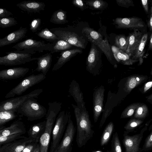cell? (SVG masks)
Wrapping results in <instances>:
<instances>
[{
	"label": "cell",
	"instance_id": "cell-1",
	"mask_svg": "<svg viewBox=\"0 0 152 152\" xmlns=\"http://www.w3.org/2000/svg\"><path fill=\"white\" fill-rule=\"evenodd\" d=\"M72 105L74 109L76 122V141L78 147L81 148L92 137L94 131L86 109L80 110L77 105L73 104Z\"/></svg>",
	"mask_w": 152,
	"mask_h": 152
},
{
	"label": "cell",
	"instance_id": "cell-2",
	"mask_svg": "<svg viewBox=\"0 0 152 152\" xmlns=\"http://www.w3.org/2000/svg\"><path fill=\"white\" fill-rule=\"evenodd\" d=\"M48 109L46 115V124L45 131L39 141L41 152H48L50 137L56 117L61 108V103L57 101L48 103Z\"/></svg>",
	"mask_w": 152,
	"mask_h": 152
},
{
	"label": "cell",
	"instance_id": "cell-3",
	"mask_svg": "<svg viewBox=\"0 0 152 152\" xmlns=\"http://www.w3.org/2000/svg\"><path fill=\"white\" fill-rule=\"evenodd\" d=\"M17 113L20 117H27L28 120L33 121L41 119L46 115V108L37 102L34 98L29 99L18 109Z\"/></svg>",
	"mask_w": 152,
	"mask_h": 152
},
{
	"label": "cell",
	"instance_id": "cell-4",
	"mask_svg": "<svg viewBox=\"0 0 152 152\" xmlns=\"http://www.w3.org/2000/svg\"><path fill=\"white\" fill-rule=\"evenodd\" d=\"M54 43H46L43 41L28 39L18 43L12 48L19 52L33 54L36 51H53Z\"/></svg>",
	"mask_w": 152,
	"mask_h": 152
},
{
	"label": "cell",
	"instance_id": "cell-5",
	"mask_svg": "<svg viewBox=\"0 0 152 152\" xmlns=\"http://www.w3.org/2000/svg\"><path fill=\"white\" fill-rule=\"evenodd\" d=\"M69 113L63 110L56 118L52 133V142L50 152H54L58 146L69 118Z\"/></svg>",
	"mask_w": 152,
	"mask_h": 152
},
{
	"label": "cell",
	"instance_id": "cell-6",
	"mask_svg": "<svg viewBox=\"0 0 152 152\" xmlns=\"http://www.w3.org/2000/svg\"><path fill=\"white\" fill-rule=\"evenodd\" d=\"M50 30L55 34L59 40H64L73 46L85 48V41L84 39L82 36L71 31L69 27L51 28Z\"/></svg>",
	"mask_w": 152,
	"mask_h": 152
},
{
	"label": "cell",
	"instance_id": "cell-7",
	"mask_svg": "<svg viewBox=\"0 0 152 152\" xmlns=\"http://www.w3.org/2000/svg\"><path fill=\"white\" fill-rule=\"evenodd\" d=\"M46 77V75L42 73L37 75L32 74L27 77L10 91L5 98H8L16 95H20L28 88L41 82Z\"/></svg>",
	"mask_w": 152,
	"mask_h": 152
},
{
	"label": "cell",
	"instance_id": "cell-8",
	"mask_svg": "<svg viewBox=\"0 0 152 152\" xmlns=\"http://www.w3.org/2000/svg\"><path fill=\"white\" fill-rule=\"evenodd\" d=\"M7 55L0 57V65L11 66L25 64L37 60V57H32V54L23 53L17 50L6 52Z\"/></svg>",
	"mask_w": 152,
	"mask_h": 152
},
{
	"label": "cell",
	"instance_id": "cell-9",
	"mask_svg": "<svg viewBox=\"0 0 152 152\" xmlns=\"http://www.w3.org/2000/svg\"><path fill=\"white\" fill-rule=\"evenodd\" d=\"M91 46L86 60V70L94 76L99 74L102 63L101 52L94 44L91 43Z\"/></svg>",
	"mask_w": 152,
	"mask_h": 152
},
{
	"label": "cell",
	"instance_id": "cell-10",
	"mask_svg": "<svg viewBox=\"0 0 152 152\" xmlns=\"http://www.w3.org/2000/svg\"><path fill=\"white\" fill-rule=\"evenodd\" d=\"M43 91L41 88L35 89L27 94L2 101L0 104V111L14 110L17 111L18 108L27 100L32 98H37Z\"/></svg>",
	"mask_w": 152,
	"mask_h": 152
},
{
	"label": "cell",
	"instance_id": "cell-11",
	"mask_svg": "<svg viewBox=\"0 0 152 152\" xmlns=\"http://www.w3.org/2000/svg\"><path fill=\"white\" fill-rule=\"evenodd\" d=\"M147 129V126H146L141 129L139 133L132 135H129V133L126 131L124 132L122 142L125 148V152L143 151L142 148L140 147V145L144 132Z\"/></svg>",
	"mask_w": 152,
	"mask_h": 152
},
{
	"label": "cell",
	"instance_id": "cell-12",
	"mask_svg": "<svg viewBox=\"0 0 152 152\" xmlns=\"http://www.w3.org/2000/svg\"><path fill=\"white\" fill-rule=\"evenodd\" d=\"M76 131L69 113V120L63 138L54 152H71Z\"/></svg>",
	"mask_w": 152,
	"mask_h": 152
},
{
	"label": "cell",
	"instance_id": "cell-13",
	"mask_svg": "<svg viewBox=\"0 0 152 152\" xmlns=\"http://www.w3.org/2000/svg\"><path fill=\"white\" fill-rule=\"evenodd\" d=\"M104 87L101 85L94 90L93 94V113L94 123L97 122L101 113L103 111Z\"/></svg>",
	"mask_w": 152,
	"mask_h": 152
},
{
	"label": "cell",
	"instance_id": "cell-14",
	"mask_svg": "<svg viewBox=\"0 0 152 152\" xmlns=\"http://www.w3.org/2000/svg\"><path fill=\"white\" fill-rule=\"evenodd\" d=\"M113 24L116 25L118 28H134L144 27L142 21L141 19L136 18H117L113 20Z\"/></svg>",
	"mask_w": 152,
	"mask_h": 152
},
{
	"label": "cell",
	"instance_id": "cell-15",
	"mask_svg": "<svg viewBox=\"0 0 152 152\" xmlns=\"http://www.w3.org/2000/svg\"><path fill=\"white\" fill-rule=\"evenodd\" d=\"M34 142L28 137L16 140L3 145L0 147V152H21L25 147Z\"/></svg>",
	"mask_w": 152,
	"mask_h": 152
},
{
	"label": "cell",
	"instance_id": "cell-16",
	"mask_svg": "<svg viewBox=\"0 0 152 152\" xmlns=\"http://www.w3.org/2000/svg\"><path fill=\"white\" fill-rule=\"evenodd\" d=\"M27 67H16L0 71V79L3 80L16 79L24 76L29 71Z\"/></svg>",
	"mask_w": 152,
	"mask_h": 152
},
{
	"label": "cell",
	"instance_id": "cell-17",
	"mask_svg": "<svg viewBox=\"0 0 152 152\" xmlns=\"http://www.w3.org/2000/svg\"><path fill=\"white\" fill-rule=\"evenodd\" d=\"M69 93L77 103V106L80 110L86 109L85 106V102L83 100V93L80 90L78 83L74 80L70 83Z\"/></svg>",
	"mask_w": 152,
	"mask_h": 152
},
{
	"label": "cell",
	"instance_id": "cell-18",
	"mask_svg": "<svg viewBox=\"0 0 152 152\" xmlns=\"http://www.w3.org/2000/svg\"><path fill=\"white\" fill-rule=\"evenodd\" d=\"M28 29L26 28L20 27L4 37L0 39V47L15 43L21 40L26 36Z\"/></svg>",
	"mask_w": 152,
	"mask_h": 152
},
{
	"label": "cell",
	"instance_id": "cell-19",
	"mask_svg": "<svg viewBox=\"0 0 152 152\" xmlns=\"http://www.w3.org/2000/svg\"><path fill=\"white\" fill-rule=\"evenodd\" d=\"M16 6L22 10L28 13H39L44 10L45 4L43 2L35 1H25L16 4Z\"/></svg>",
	"mask_w": 152,
	"mask_h": 152
},
{
	"label": "cell",
	"instance_id": "cell-20",
	"mask_svg": "<svg viewBox=\"0 0 152 152\" xmlns=\"http://www.w3.org/2000/svg\"><path fill=\"white\" fill-rule=\"evenodd\" d=\"M116 95L114 93L109 91L107 94L106 103L104 108L103 113L99 127H102L107 118L112 112L113 109L116 104Z\"/></svg>",
	"mask_w": 152,
	"mask_h": 152
},
{
	"label": "cell",
	"instance_id": "cell-21",
	"mask_svg": "<svg viewBox=\"0 0 152 152\" xmlns=\"http://www.w3.org/2000/svg\"><path fill=\"white\" fill-rule=\"evenodd\" d=\"M82 51L79 49L67 50L62 51L56 62L52 69L53 71H57L61 68L66 62L76 54L81 53Z\"/></svg>",
	"mask_w": 152,
	"mask_h": 152
},
{
	"label": "cell",
	"instance_id": "cell-22",
	"mask_svg": "<svg viewBox=\"0 0 152 152\" xmlns=\"http://www.w3.org/2000/svg\"><path fill=\"white\" fill-rule=\"evenodd\" d=\"M26 132L23 123L18 120L13 122L9 126L0 129V135L7 136L17 134H23Z\"/></svg>",
	"mask_w": 152,
	"mask_h": 152
},
{
	"label": "cell",
	"instance_id": "cell-23",
	"mask_svg": "<svg viewBox=\"0 0 152 152\" xmlns=\"http://www.w3.org/2000/svg\"><path fill=\"white\" fill-rule=\"evenodd\" d=\"M111 49L114 57L118 62L125 65H129L138 61L133 59L129 54L115 46H112Z\"/></svg>",
	"mask_w": 152,
	"mask_h": 152
},
{
	"label": "cell",
	"instance_id": "cell-24",
	"mask_svg": "<svg viewBox=\"0 0 152 152\" xmlns=\"http://www.w3.org/2000/svg\"><path fill=\"white\" fill-rule=\"evenodd\" d=\"M46 124L45 120L31 125L28 131V137L34 142H39L45 131Z\"/></svg>",
	"mask_w": 152,
	"mask_h": 152
},
{
	"label": "cell",
	"instance_id": "cell-25",
	"mask_svg": "<svg viewBox=\"0 0 152 152\" xmlns=\"http://www.w3.org/2000/svg\"><path fill=\"white\" fill-rule=\"evenodd\" d=\"M51 53H47L37 57V66L35 70L46 75L50 67L52 61Z\"/></svg>",
	"mask_w": 152,
	"mask_h": 152
},
{
	"label": "cell",
	"instance_id": "cell-26",
	"mask_svg": "<svg viewBox=\"0 0 152 152\" xmlns=\"http://www.w3.org/2000/svg\"><path fill=\"white\" fill-rule=\"evenodd\" d=\"M142 36L141 32L137 29H134L133 31L127 37L128 45L126 52L130 56L139 44Z\"/></svg>",
	"mask_w": 152,
	"mask_h": 152
},
{
	"label": "cell",
	"instance_id": "cell-27",
	"mask_svg": "<svg viewBox=\"0 0 152 152\" xmlns=\"http://www.w3.org/2000/svg\"><path fill=\"white\" fill-rule=\"evenodd\" d=\"M96 45L105 55L108 61L116 68L117 65L114 60L111 47L107 40L105 38L94 43Z\"/></svg>",
	"mask_w": 152,
	"mask_h": 152
},
{
	"label": "cell",
	"instance_id": "cell-28",
	"mask_svg": "<svg viewBox=\"0 0 152 152\" xmlns=\"http://www.w3.org/2000/svg\"><path fill=\"white\" fill-rule=\"evenodd\" d=\"M148 37L147 33L142 35L141 41L137 48L131 55L132 58L139 61V64H142L143 62V57L144 53V49Z\"/></svg>",
	"mask_w": 152,
	"mask_h": 152
},
{
	"label": "cell",
	"instance_id": "cell-29",
	"mask_svg": "<svg viewBox=\"0 0 152 152\" xmlns=\"http://www.w3.org/2000/svg\"><path fill=\"white\" fill-rule=\"evenodd\" d=\"M17 111L14 110L0 111V129L5 127L4 125L7 123L15 119L18 116Z\"/></svg>",
	"mask_w": 152,
	"mask_h": 152
},
{
	"label": "cell",
	"instance_id": "cell-30",
	"mask_svg": "<svg viewBox=\"0 0 152 152\" xmlns=\"http://www.w3.org/2000/svg\"><path fill=\"white\" fill-rule=\"evenodd\" d=\"M82 32L91 43H94L103 39L102 36L100 33L90 27H84Z\"/></svg>",
	"mask_w": 152,
	"mask_h": 152
},
{
	"label": "cell",
	"instance_id": "cell-31",
	"mask_svg": "<svg viewBox=\"0 0 152 152\" xmlns=\"http://www.w3.org/2000/svg\"><path fill=\"white\" fill-rule=\"evenodd\" d=\"M66 18V12L62 9H59L53 12L50 21L55 24H64L68 22Z\"/></svg>",
	"mask_w": 152,
	"mask_h": 152
},
{
	"label": "cell",
	"instance_id": "cell-32",
	"mask_svg": "<svg viewBox=\"0 0 152 152\" xmlns=\"http://www.w3.org/2000/svg\"><path fill=\"white\" fill-rule=\"evenodd\" d=\"M37 34L39 37L53 43H55L59 40L58 37L47 28L42 29L37 33Z\"/></svg>",
	"mask_w": 152,
	"mask_h": 152
},
{
	"label": "cell",
	"instance_id": "cell-33",
	"mask_svg": "<svg viewBox=\"0 0 152 152\" xmlns=\"http://www.w3.org/2000/svg\"><path fill=\"white\" fill-rule=\"evenodd\" d=\"M114 124L112 122H110L105 128L100 140V145L103 146L109 141L113 131Z\"/></svg>",
	"mask_w": 152,
	"mask_h": 152
},
{
	"label": "cell",
	"instance_id": "cell-34",
	"mask_svg": "<svg viewBox=\"0 0 152 152\" xmlns=\"http://www.w3.org/2000/svg\"><path fill=\"white\" fill-rule=\"evenodd\" d=\"M54 43L53 50L51 53L65 51L70 48L73 45L67 42L62 40H59Z\"/></svg>",
	"mask_w": 152,
	"mask_h": 152
},
{
	"label": "cell",
	"instance_id": "cell-35",
	"mask_svg": "<svg viewBox=\"0 0 152 152\" xmlns=\"http://www.w3.org/2000/svg\"><path fill=\"white\" fill-rule=\"evenodd\" d=\"M115 42L116 46L125 52L126 51L128 45L127 37L123 35H118L115 37Z\"/></svg>",
	"mask_w": 152,
	"mask_h": 152
},
{
	"label": "cell",
	"instance_id": "cell-36",
	"mask_svg": "<svg viewBox=\"0 0 152 152\" xmlns=\"http://www.w3.org/2000/svg\"><path fill=\"white\" fill-rule=\"evenodd\" d=\"M86 5L94 10H101L106 7L107 3L102 0H84Z\"/></svg>",
	"mask_w": 152,
	"mask_h": 152
},
{
	"label": "cell",
	"instance_id": "cell-37",
	"mask_svg": "<svg viewBox=\"0 0 152 152\" xmlns=\"http://www.w3.org/2000/svg\"><path fill=\"white\" fill-rule=\"evenodd\" d=\"M21 134H17L7 136L0 135V146L16 140L26 138Z\"/></svg>",
	"mask_w": 152,
	"mask_h": 152
},
{
	"label": "cell",
	"instance_id": "cell-38",
	"mask_svg": "<svg viewBox=\"0 0 152 152\" xmlns=\"http://www.w3.org/2000/svg\"><path fill=\"white\" fill-rule=\"evenodd\" d=\"M143 121L139 119L133 118L130 119L124 126L126 131L129 133L133 132L140 126L143 123Z\"/></svg>",
	"mask_w": 152,
	"mask_h": 152
},
{
	"label": "cell",
	"instance_id": "cell-39",
	"mask_svg": "<svg viewBox=\"0 0 152 152\" xmlns=\"http://www.w3.org/2000/svg\"><path fill=\"white\" fill-rule=\"evenodd\" d=\"M137 76L128 77L125 84L124 90L127 92H130L134 88L139 85L136 79Z\"/></svg>",
	"mask_w": 152,
	"mask_h": 152
},
{
	"label": "cell",
	"instance_id": "cell-40",
	"mask_svg": "<svg viewBox=\"0 0 152 152\" xmlns=\"http://www.w3.org/2000/svg\"><path fill=\"white\" fill-rule=\"evenodd\" d=\"M148 112L147 106L144 104H140L136 108L134 115L135 118L140 119L145 118Z\"/></svg>",
	"mask_w": 152,
	"mask_h": 152
},
{
	"label": "cell",
	"instance_id": "cell-41",
	"mask_svg": "<svg viewBox=\"0 0 152 152\" xmlns=\"http://www.w3.org/2000/svg\"><path fill=\"white\" fill-rule=\"evenodd\" d=\"M139 104L138 103H135L128 106L122 112L121 118H128L132 116Z\"/></svg>",
	"mask_w": 152,
	"mask_h": 152
},
{
	"label": "cell",
	"instance_id": "cell-42",
	"mask_svg": "<svg viewBox=\"0 0 152 152\" xmlns=\"http://www.w3.org/2000/svg\"><path fill=\"white\" fill-rule=\"evenodd\" d=\"M18 23L15 18L12 17L0 18V27L4 28L15 26Z\"/></svg>",
	"mask_w": 152,
	"mask_h": 152
},
{
	"label": "cell",
	"instance_id": "cell-43",
	"mask_svg": "<svg viewBox=\"0 0 152 152\" xmlns=\"http://www.w3.org/2000/svg\"><path fill=\"white\" fill-rule=\"evenodd\" d=\"M112 147L113 152H122L120 142L117 132L113 135L112 141Z\"/></svg>",
	"mask_w": 152,
	"mask_h": 152
},
{
	"label": "cell",
	"instance_id": "cell-44",
	"mask_svg": "<svg viewBox=\"0 0 152 152\" xmlns=\"http://www.w3.org/2000/svg\"><path fill=\"white\" fill-rule=\"evenodd\" d=\"M142 148L143 151H148L152 149V129L145 140Z\"/></svg>",
	"mask_w": 152,
	"mask_h": 152
},
{
	"label": "cell",
	"instance_id": "cell-45",
	"mask_svg": "<svg viewBox=\"0 0 152 152\" xmlns=\"http://www.w3.org/2000/svg\"><path fill=\"white\" fill-rule=\"evenodd\" d=\"M41 23V20L39 18L33 20L29 24L30 29L33 32H35L39 30Z\"/></svg>",
	"mask_w": 152,
	"mask_h": 152
},
{
	"label": "cell",
	"instance_id": "cell-46",
	"mask_svg": "<svg viewBox=\"0 0 152 152\" xmlns=\"http://www.w3.org/2000/svg\"><path fill=\"white\" fill-rule=\"evenodd\" d=\"M39 145V142H32L26 146L21 152H34Z\"/></svg>",
	"mask_w": 152,
	"mask_h": 152
},
{
	"label": "cell",
	"instance_id": "cell-47",
	"mask_svg": "<svg viewBox=\"0 0 152 152\" xmlns=\"http://www.w3.org/2000/svg\"><path fill=\"white\" fill-rule=\"evenodd\" d=\"M116 1L118 5L121 7L128 8L134 6L132 0H116Z\"/></svg>",
	"mask_w": 152,
	"mask_h": 152
},
{
	"label": "cell",
	"instance_id": "cell-48",
	"mask_svg": "<svg viewBox=\"0 0 152 152\" xmlns=\"http://www.w3.org/2000/svg\"><path fill=\"white\" fill-rule=\"evenodd\" d=\"M72 4L75 7L83 11L89 7L87 6L83 1L81 0H74L72 1Z\"/></svg>",
	"mask_w": 152,
	"mask_h": 152
},
{
	"label": "cell",
	"instance_id": "cell-49",
	"mask_svg": "<svg viewBox=\"0 0 152 152\" xmlns=\"http://www.w3.org/2000/svg\"><path fill=\"white\" fill-rule=\"evenodd\" d=\"M12 13L4 8L0 9V18H3L9 17L12 15Z\"/></svg>",
	"mask_w": 152,
	"mask_h": 152
},
{
	"label": "cell",
	"instance_id": "cell-50",
	"mask_svg": "<svg viewBox=\"0 0 152 152\" xmlns=\"http://www.w3.org/2000/svg\"><path fill=\"white\" fill-rule=\"evenodd\" d=\"M141 3L143 7L146 12H148V0H142Z\"/></svg>",
	"mask_w": 152,
	"mask_h": 152
},
{
	"label": "cell",
	"instance_id": "cell-51",
	"mask_svg": "<svg viewBox=\"0 0 152 152\" xmlns=\"http://www.w3.org/2000/svg\"><path fill=\"white\" fill-rule=\"evenodd\" d=\"M152 87V81L146 83L144 86V92H146L147 90Z\"/></svg>",
	"mask_w": 152,
	"mask_h": 152
},
{
	"label": "cell",
	"instance_id": "cell-52",
	"mask_svg": "<svg viewBox=\"0 0 152 152\" xmlns=\"http://www.w3.org/2000/svg\"><path fill=\"white\" fill-rule=\"evenodd\" d=\"M151 15L148 22V26L150 31L152 30V6L151 7Z\"/></svg>",
	"mask_w": 152,
	"mask_h": 152
},
{
	"label": "cell",
	"instance_id": "cell-53",
	"mask_svg": "<svg viewBox=\"0 0 152 152\" xmlns=\"http://www.w3.org/2000/svg\"><path fill=\"white\" fill-rule=\"evenodd\" d=\"M149 49H152V33L150 36V40L149 41Z\"/></svg>",
	"mask_w": 152,
	"mask_h": 152
},
{
	"label": "cell",
	"instance_id": "cell-54",
	"mask_svg": "<svg viewBox=\"0 0 152 152\" xmlns=\"http://www.w3.org/2000/svg\"><path fill=\"white\" fill-rule=\"evenodd\" d=\"M34 152H41L40 150L39 145L37 147Z\"/></svg>",
	"mask_w": 152,
	"mask_h": 152
},
{
	"label": "cell",
	"instance_id": "cell-55",
	"mask_svg": "<svg viewBox=\"0 0 152 152\" xmlns=\"http://www.w3.org/2000/svg\"><path fill=\"white\" fill-rule=\"evenodd\" d=\"M148 99L152 101V94H151V95L149 96L148 97Z\"/></svg>",
	"mask_w": 152,
	"mask_h": 152
},
{
	"label": "cell",
	"instance_id": "cell-56",
	"mask_svg": "<svg viewBox=\"0 0 152 152\" xmlns=\"http://www.w3.org/2000/svg\"><path fill=\"white\" fill-rule=\"evenodd\" d=\"M93 152H102L101 151H94Z\"/></svg>",
	"mask_w": 152,
	"mask_h": 152
}]
</instances>
